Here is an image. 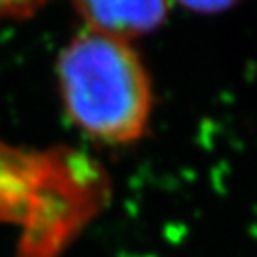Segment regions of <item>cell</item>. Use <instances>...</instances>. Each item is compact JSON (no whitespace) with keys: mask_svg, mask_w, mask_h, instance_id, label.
I'll return each mask as SVG.
<instances>
[{"mask_svg":"<svg viewBox=\"0 0 257 257\" xmlns=\"http://www.w3.org/2000/svg\"><path fill=\"white\" fill-rule=\"evenodd\" d=\"M67 116L92 139L128 145L145 136L153 114V82L126 38L84 27L57 57Z\"/></svg>","mask_w":257,"mask_h":257,"instance_id":"6da1fadb","label":"cell"},{"mask_svg":"<svg viewBox=\"0 0 257 257\" xmlns=\"http://www.w3.org/2000/svg\"><path fill=\"white\" fill-rule=\"evenodd\" d=\"M84 27L134 40L153 33L168 16V0H73Z\"/></svg>","mask_w":257,"mask_h":257,"instance_id":"7a4b0ae2","label":"cell"},{"mask_svg":"<svg viewBox=\"0 0 257 257\" xmlns=\"http://www.w3.org/2000/svg\"><path fill=\"white\" fill-rule=\"evenodd\" d=\"M48 0H0V21L25 19L46 4Z\"/></svg>","mask_w":257,"mask_h":257,"instance_id":"3957f363","label":"cell"},{"mask_svg":"<svg viewBox=\"0 0 257 257\" xmlns=\"http://www.w3.org/2000/svg\"><path fill=\"white\" fill-rule=\"evenodd\" d=\"M181 6L193 10V12H200V14H217L223 10L234 6L238 0H177Z\"/></svg>","mask_w":257,"mask_h":257,"instance_id":"277c9868","label":"cell"}]
</instances>
